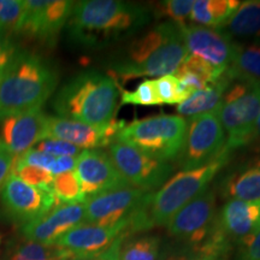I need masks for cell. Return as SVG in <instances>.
Returning <instances> with one entry per match:
<instances>
[{
	"mask_svg": "<svg viewBox=\"0 0 260 260\" xmlns=\"http://www.w3.org/2000/svg\"><path fill=\"white\" fill-rule=\"evenodd\" d=\"M12 175L18 177L25 183L30 184L32 187L42 188V189H51L53 184L54 176L44 169L30 167V165L19 164V162L14 161L12 167Z\"/></svg>",
	"mask_w": 260,
	"mask_h": 260,
	"instance_id": "f546056e",
	"label": "cell"
},
{
	"mask_svg": "<svg viewBox=\"0 0 260 260\" xmlns=\"http://www.w3.org/2000/svg\"><path fill=\"white\" fill-rule=\"evenodd\" d=\"M232 80L260 83V40L237 44V51L226 71Z\"/></svg>",
	"mask_w": 260,
	"mask_h": 260,
	"instance_id": "d4e9b609",
	"label": "cell"
},
{
	"mask_svg": "<svg viewBox=\"0 0 260 260\" xmlns=\"http://www.w3.org/2000/svg\"><path fill=\"white\" fill-rule=\"evenodd\" d=\"M232 40H260V0L241 2L229 21L219 29Z\"/></svg>",
	"mask_w": 260,
	"mask_h": 260,
	"instance_id": "7402d4cb",
	"label": "cell"
},
{
	"mask_svg": "<svg viewBox=\"0 0 260 260\" xmlns=\"http://www.w3.org/2000/svg\"><path fill=\"white\" fill-rule=\"evenodd\" d=\"M226 151V136L218 113L190 117L183 148L177 160L182 170H193L210 164Z\"/></svg>",
	"mask_w": 260,
	"mask_h": 260,
	"instance_id": "ba28073f",
	"label": "cell"
},
{
	"mask_svg": "<svg viewBox=\"0 0 260 260\" xmlns=\"http://www.w3.org/2000/svg\"><path fill=\"white\" fill-rule=\"evenodd\" d=\"M188 56L182 27L165 21L130 39L113 57L109 75L122 83L144 76L161 77L175 73Z\"/></svg>",
	"mask_w": 260,
	"mask_h": 260,
	"instance_id": "6da1fadb",
	"label": "cell"
},
{
	"mask_svg": "<svg viewBox=\"0 0 260 260\" xmlns=\"http://www.w3.org/2000/svg\"><path fill=\"white\" fill-rule=\"evenodd\" d=\"M124 126V121L117 119L105 125H90L59 116H47L45 139L61 140L81 149H100L115 142Z\"/></svg>",
	"mask_w": 260,
	"mask_h": 260,
	"instance_id": "4fadbf2b",
	"label": "cell"
},
{
	"mask_svg": "<svg viewBox=\"0 0 260 260\" xmlns=\"http://www.w3.org/2000/svg\"><path fill=\"white\" fill-rule=\"evenodd\" d=\"M37 151L44 152L53 157H74L76 158L81 152V148L56 139H44L32 147Z\"/></svg>",
	"mask_w": 260,
	"mask_h": 260,
	"instance_id": "836d02e7",
	"label": "cell"
},
{
	"mask_svg": "<svg viewBox=\"0 0 260 260\" xmlns=\"http://www.w3.org/2000/svg\"><path fill=\"white\" fill-rule=\"evenodd\" d=\"M241 2L237 0H197L189 21L195 25L220 29L229 21Z\"/></svg>",
	"mask_w": 260,
	"mask_h": 260,
	"instance_id": "cb8c5ba5",
	"label": "cell"
},
{
	"mask_svg": "<svg viewBox=\"0 0 260 260\" xmlns=\"http://www.w3.org/2000/svg\"><path fill=\"white\" fill-rule=\"evenodd\" d=\"M16 48L11 41V32L0 28V69L10 59Z\"/></svg>",
	"mask_w": 260,
	"mask_h": 260,
	"instance_id": "f35d334b",
	"label": "cell"
},
{
	"mask_svg": "<svg viewBox=\"0 0 260 260\" xmlns=\"http://www.w3.org/2000/svg\"><path fill=\"white\" fill-rule=\"evenodd\" d=\"M57 83V71L50 61L32 52L15 50L0 69V121L42 109Z\"/></svg>",
	"mask_w": 260,
	"mask_h": 260,
	"instance_id": "277c9868",
	"label": "cell"
},
{
	"mask_svg": "<svg viewBox=\"0 0 260 260\" xmlns=\"http://www.w3.org/2000/svg\"><path fill=\"white\" fill-rule=\"evenodd\" d=\"M193 0H167L157 5L158 16H164L168 21L174 22L181 27H186L187 21H189Z\"/></svg>",
	"mask_w": 260,
	"mask_h": 260,
	"instance_id": "1f68e13d",
	"label": "cell"
},
{
	"mask_svg": "<svg viewBox=\"0 0 260 260\" xmlns=\"http://www.w3.org/2000/svg\"><path fill=\"white\" fill-rule=\"evenodd\" d=\"M229 254L230 253L217 247L204 245L195 252L190 253L189 260H228Z\"/></svg>",
	"mask_w": 260,
	"mask_h": 260,
	"instance_id": "d590c367",
	"label": "cell"
},
{
	"mask_svg": "<svg viewBox=\"0 0 260 260\" xmlns=\"http://www.w3.org/2000/svg\"><path fill=\"white\" fill-rule=\"evenodd\" d=\"M216 217V191L209 188L172 217L167 225L168 233L178 245L193 253L212 234Z\"/></svg>",
	"mask_w": 260,
	"mask_h": 260,
	"instance_id": "30bf717a",
	"label": "cell"
},
{
	"mask_svg": "<svg viewBox=\"0 0 260 260\" xmlns=\"http://www.w3.org/2000/svg\"><path fill=\"white\" fill-rule=\"evenodd\" d=\"M84 222V203L58 204L40 218L22 225L23 239L54 245L59 237Z\"/></svg>",
	"mask_w": 260,
	"mask_h": 260,
	"instance_id": "d6986e66",
	"label": "cell"
},
{
	"mask_svg": "<svg viewBox=\"0 0 260 260\" xmlns=\"http://www.w3.org/2000/svg\"><path fill=\"white\" fill-rule=\"evenodd\" d=\"M219 190L228 201H260V160L249 162L225 175Z\"/></svg>",
	"mask_w": 260,
	"mask_h": 260,
	"instance_id": "44dd1931",
	"label": "cell"
},
{
	"mask_svg": "<svg viewBox=\"0 0 260 260\" xmlns=\"http://www.w3.org/2000/svg\"><path fill=\"white\" fill-rule=\"evenodd\" d=\"M15 155L11 152L8 151L4 146L0 144V188L5 183L10 175L12 172V167H14Z\"/></svg>",
	"mask_w": 260,
	"mask_h": 260,
	"instance_id": "74e56055",
	"label": "cell"
},
{
	"mask_svg": "<svg viewBox=\"0 0 260 260\" xmlns=\"http://www.w3.org/2000/svg\"><path fill=\"white\" fill-rule=\"evenodd\" d=\"M128 229L129 222L113 226H100L83 222L65 233L54 245L69 252L73 258L99 254L106 251L122 234L128 233Z\"/></svg>",
	"mask_w": 260,
	"mask_h": 260,
	"instance_id": "ac0fdd59",
	"label": "cell"
},
{
	"mask_svg": "<svg viewBox=\"0 0 260 260\" xmlns=\"http://www.w3.org/2000/svg\"><path fill=\"white\" fill-rule=\"evenodd\" d=\"M155 90H157V95L160 104H182L183 103V98L181 94L180 81L174 74L165 75V76L159 77L154 80Z\"/></svg>",
	"mask_w": 260,
	"mask_h": 260,
	"instance_id": "d6a6232c",
	"label": "cell"
},
{
	"mask_svg": "<svg viewBox=\"0 0 260 260\" xmlns=\"http://www.w3.org/2000/svg\"><path fill=\"white\" fill-rule=\"evenodd\" d=\"M190 252L182 246H175L162 249L159 260H189Z\"/></svg>",
	"mask_w": 260,
	"mask_h": 260,
	"instance_id": "ab89813d",
	"label": "cell"
},
{
	"mask_svg": "<svg viewBox=\"0 0 260 260\" xmlns=\"http://www.w3.org/2000/svg\"><path fill=\"white\" fill-rule=\"evenodd\" d=\"M119 100L122 105L155 106L160 104L155 90L154 80H144L134 90H122Z\"/></svg>",
	"mask_w": 260,
	"mask_h": 260,
	"instance_id": "f1b7e54d",
	"label": "cell"
},
{
	"mask_svg": "<svg viewBox=\"0 0 260 260\" xmlns=\"http://www.w3.org/2000/svg\"><path fill=\"white\" fill-rule=\"evenodd\" d=\"M75 172L86 199L104 191L129 186L113 164L109 152L83 149L76 157Z\"/></svg>",
	"mask_w": 260,
	"mask_h": 260,
	"instance_id": "9a60e30c",
	"label": "cell"
},
{
	"mask_svg": "<svg viewBox=\"0 0 260 260\" xmlns=\"http://www.w3.org/2000/svg\"><path fill=\"white\" fill-rule=\"evenodd\" d=\"M237 260H260V226L236 243Z\"/></svg>",
	"mask_w": 260,
	"mask_h": 260,
	"instance_id": "e575fe53",
	"label": "cell"
},
{
	"mask_svg": "<svg viewBox=\"0 0 260 260\" xmlns=\"http://www.w3.org/2000/svg\"><path fill=\"white\" fill-rule=\"evenodd\" d=\"M260 112V83L233 80L217 110L226 136V149L248 146Z\"/></svg>",
	"mask_w": 260,
	"mask_h": 260,
	"instance_id": "52a82bcc",
	"label": "cell"
},
{
	"mask_svg": "<svg viewBox=\"0 0 260 260\" xmlns=\"http://www.w3.org/2000/svg\"><path fill=\"white\" fill-rule=\"evenodd\" d=\"M75 2L69 0H24V14L18 32L40 41L54 42L69 22Z\"/></svg>",
	"mask_w": 260,
	"mask_h": 260,
	"instance_id": "5bb4252c",
	"label": "cell"
},
{
	"mask_svg": "<svg viewBox=\"0 0 260 260\" xmlns=\"http://www.w3.org/2000/svg\"><path fill=\"white\" fill-rule=\"evenodd\" d=\"M24 14V0H0V28L18 32Z\"/></svg>",
	"mask_w": 260,
	"mask_h": 260,
	"instance_id": "4dcf8cb0",
	"label": "cell"
},
{
	"mask_svg": "<svg viewBox=\"0 0 260 260\" xmlns=\"http://www.w3.org/2000/svg\"><path fill=\"white\" fill-rule=\"evenodd\" d=\"M214 225L226 241L236 245L260 226V201H226L217 213Z\"/></svg>",
	"mask_w": 260,
	"mask_h": 260,
	"instance_id": "ffe728a7",
	"label": "cell"
},
{
	"mask_svg": "<svg viewBox=\"0 0 260 260\" xmlns=\"http://www.w3.org/2000/svg\"><path fill=\"white\" fill-rule=\"evenodd\" d=\"M226 149L216 160L193 170H181L165 182L158 190L148 191L130 217L129 235L146 233L157 226L168 225L172 217L194 200L209 186L229 161Z\"/></svg>",
	"mask_w": 260,
	"mask_h": 260,
	"instance_id": "3957f363",
	"label": "cell"
},
{
	"mask_svg": "<svg viewBox=\"0 0 260 260\" xmlns=\"http://www.w3.org/2000/svg\"><path fill=\"white\" fill-rule=\"evenodd\" d=\"M46 121L42 109L5 117L0 121V144L17 157L45 139Z\"/></svg>",
	"mask_w": 260,
	"mask_h": 260,
	"instance_id": "e0dca14e",
	"label": "cell"
},
{
	"mask_svg": "<svg viewBox=\"0 0 260 260\" xmlns=\"http://www.w3.org/2000/svg\"><path fill=\"white\" fill-rule=\"evenodd\" d=\"M52 191L59 204L84 203L86 200L80 180L75 170L54 176Z\"/></svg>",
	"mask_w": 260,
	"mask_h": 260,
	"instance_id": "83f0119b",
	"label": "cell"
},
{
	"mask_svg": "<svg viewBox=\"0 0 260 260\" xmlns=\"http://www.w3.org/2000/svg\"><path fill=\"white\" fill-rule=\"evenodd\" d=\"M128 235V233L122 234V235L106 249V251L99 253V254H94L89 256H79V258H73L70 260H118L119 249H121L122 242Z\"/></svg>",
	"mask_w": 260,
	"mask_h": 260,
	"instance_id": "8d00e7d4",
	"label": "cell"
},
{
	"mask_svg": "<svg viewBox=\"0 0 260 260\" xmlns=\"http://www.w3.org/2000/svg\"><path fill=\"white\" fill-rule=\"evenodd\" d=\"M248 146H251L255 149V151H260V112L258 115V118H256L254 129H253L251 141H249Z\"/></svg>",
	"mask_w": 260,
	"mask_h": 260,
	"instance_id": "60d3db41",
	"label": "cell"
},
{
	"mask_svg": "<svg viewBox=\"0 0 260 260\" xmlns=\"http://www.w3.org/2000/svg\"><path fill=\"white\" fill-rule=\"evenodd\" d=\"M0 199L9 216L22 225L45 216L59 204L51 189L32 187L12 174L0 188Z\"/></svg>",
	"mask_w": 260,
	"mask_h": 260,
	"instance_id": "8fae6325",
	"label": "cell"
},
{
	"mask_svg": "<svg viewBox=\"0 0 260 260\" xmlns=\"http://www.w3.org/2000/svg\"><path fill=\"white\" fill-rule=\"evenodd\" d=\"M188 119L180 115H158L125 124L118 140L152 157L170 161L181 154Z\"/></svg>",
	"mask_w": 260,
	"mask_h": 260,
	"instance_id": "8992f818",
	"label": "cell"
},
{
	"mask_svg": "<svg viewBox=\"0 0 260 260\" xmlns=\"http://www.w3.org/2000/svg\"><path fill=\"white\" fill-rule=\"evenodd\" d=\"M161 239L153 234L128 235L123 240L118 260H159Z\"/></svg>",
	"mask_w": 260,
	"mask_h": 260,
	"instance_id": "484cf974",
	"label": "cell"
},
{
	"mask_svg": "<svg viewBox=\"0 0 260 260\" xmlns=\"http://www.w3.org/2000/svg\"><path fill=\"white\" fill-rule=\"evenodd\" d=\"M73 256L57 245H44L29 240L18 242L12 248L9 260H70Z\"/></svg>",
	"mask_w": 260,
	"mask_h": 260,
	"instance_id": "4316f807",
	"label": "cell"
},
{
	"mask_svg": "<svg viewBox=\"0 0 260 260\" xmlns=\"http://www.w3.org/2000/svg\"><path fill=\"white\" fill-rule=\"evenodd\" d=\"M119 95L118 83L109 74L88 70L68 81L52 106L61 118L105 125L115 119Z\"/></svg>",
	"mask_w": 260,
	"mask_h": 260,
	"instance_id": "5b68a950",
	"label": "cell"
},
{
	"mask_svg": "<svg viewBox=\"0 0 260 260\" xmlns=\"http://www.w3.org/2000/svg\"><path fill=\"white\" fill-rule=\"evenodd\" d=\"M146 193L126 186L90 197L84 200V222L100 226L129 222Z\"/></svg>",
	"mask_w": 260,
	"mask_h": 260,
	"instance_id": "7c38bea8",
	"label": "cell"
},
{
	"mask_svg": "<svg viewBox=\"0 0 260 260\" xmlns=\"http://www.w3.org/2000/svg\"><path fill=\"white\" fill-rule=\"evenodd\" d=\"M184 42L190 56L199 57L216 69L225 71L232 65L237 51V42L219 29L187 24L182 27Z\"/></svg>",
	"mask_w": 260,
	"mask_h": 260,
	"instance_id": "2e32d148",
	"label": "cell"
},
{
	"mask_svg": "<svg viewBox=\"0 0 260 260\" xmlns=\"http://www.w3.org/2000/svg\"><path fill=\"white\" fill-rule=\"evenodd\" d=\"M232 81L226 73L223 74L216 82L209 84L206 88L198 90L189 99L180 104L177 106L178 115L194 117L203 113L216 112L219 109L224 93Z\"/></svg>",
	"mask_w": 260,
	"mask_h": 260,
	"instance_id": "603a6c76",
	"label": "cell"
},
{
	"mask_svg": "<svg viewBox=\"0 0 260 260\" xmlns=\"http://www.w3.org/2000/svg\"><path fill=\"white\" fill-rule=\"evenodd\" d=\"M152 15L147 6L122 0L75 2L68 30L81 46L103 48L136 37Z\"/></svg>",
	"mask_w": 260,
	"mask_h": 260,
	"instance_id": "7a4b0ae2",
	"label": "cell"
},
{
	"mask_svg": "<svg viewBox=\"0 0 260 260\" xmlns=\"http://www.w3.org/2000/svg\"><path fill=\"white\" fill-rule=\"evenodd\" d=\"M109 154L126 183L144 191L161 187L174 172L169 161L152 157L118 139L109 146Z\"/></svg>",
	"mask_w": 260,
	"mask_h": 260,
	"instance_id": "9c48e42d",
	"label": "cell"
}]
</instances>
